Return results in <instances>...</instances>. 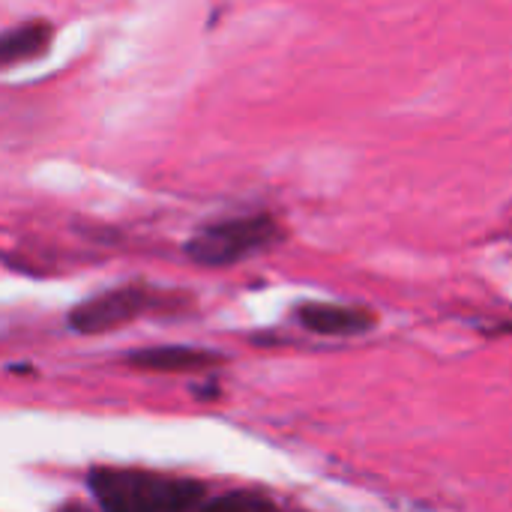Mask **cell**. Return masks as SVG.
Returning <instances> with one entry per match:
<instances>
[{
	"label": "cell",
	"mask_w": 512,
	"mask_h": 512,
	"mask_svg": "<svg viewBox=\"0 0 512 512\" xmlns=\"http://www.w3.org/2000/svg\"><path fill=\"white\" fill-rule=\"evenodd\" d=\"M150 309V291L144 285H123L78 303L69 312V327L81 336H102L126 327Z\"/></svg>",
	"instance_id": "3957f363"
},
{
	"label": "cell",
	"mask_w": 512,
	"mask_h": 512,
	"mask_svg": "<svg viewBox=\"0 0 512 512\" xmlns=\"http://www.w3.org/2000/svg\"><path fill=\"white\" fill-rule=\"evenodd\" d=\"M51 45V24L48 21H27L0 33V69L33 60L45 54Z\"/></svg>",
	"instance_id": "8992f818"
},
{
	"label": "cell",
	"mask_w": 512,
	"mask_h": 512,
	"mask_svg": "<svg viewBox=\"0 0 512 512\" xmlns=\"http://www.w3.org/2000/svg\"><path fill=\"white\" fill-rule=\"evenodd\" d=\"M90 489L102 512H195L204 483L144 468H93Z\"/></svg>",
	"instance_id": "6da1fadb"
},
{
	"label": "cell",
	"mask_w": 512,
	"mask_h": 512,
	"mask_svg": "<svg viewBox=\"0 0 512 512\" xmlns=\"http://www.w3.org/2000/svg\"><path fill=\"white\" fill-rule=\"evenodd\" d=\"M276 237H279V225L273 216L267 213L240 216L201 228L186 243V255L201 267H228L267 249L270 243H276Z\"/></svg>",
	"instance_id": "7a4b0ae2"
},
{
	"label": "cell",
	"mask_w": 512,
	"mask_h": 512,
	"mask_svg": "<svg viewBox=\"0 0 512 512\" xmlns=\"http://www.w3.org/2000/svg\"><path fill=\"white\" fill-rule=\"evenodd\" d=\"M57 512H84V510H81L78 504H66V507H60V510H57Z\"/></svg>",
	"instance_id": "ba28073f"
},
{
	"label": "cell",
	"mask_w": 512,
	"mask_h": 512,
	"mask_svg": "<svg viewBox=\"0 0 512 512\" xmlns=\"http://www.w3.org/2000/svg\"><path fill=\"white\" fill-rule=\"evenodd\" d=\"M195 512H282V507L258 492H225L201 501Z\"/></svg>",
	"instance_id": "52a82bcc"
},
{
	"label": "cell",
	"mask_w": 512,
	"mask_h": 512,
	"mask_svg": "<svg viewBox=\"0 0 512 512\" xmlns=\"http://www.w3.org/2000/svg\"><path fill=\"white\" fill-rule=\"evenodd\" d=\"M222 363L219 354L210 351H198V348H180V345H168V348H144V351H132L126 357V366L138 369V372H168V375H180V372H204L210 366Z\"/></svg>",
	"instance_id": "5b68a950"
},
{
	"label": "cell",
	"mask_w": 512,
	"mask_h": 512,
	"mask_svg": "<svg viewBox=\"0 0 512 512\" xmlns=\"http://www.w3.org/2000/svg\"><path fill=\"white\" fill-rule=\"evenodd\" d=\"M297 318L306 330L318 336H357L375 327V315L369 309L339 303H303L297 309Z\"/></svg>",
	"instance_id": "277c9868"
}]
</instances>
